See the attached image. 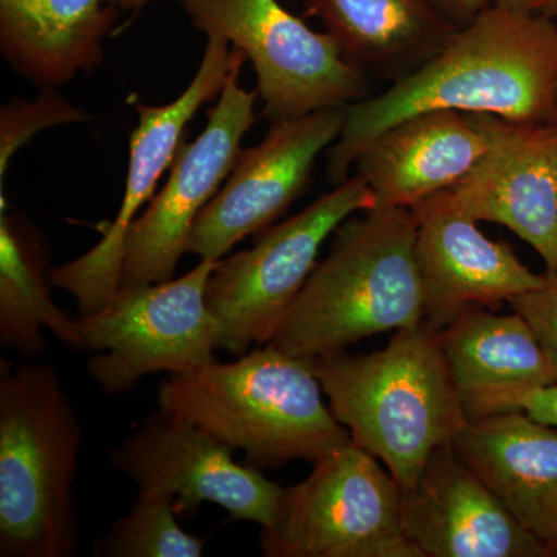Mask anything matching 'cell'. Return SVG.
<instances>
[{
    "label": "cell",
    "instance_id": "1",
    "mask_svg": "<svg viewBox=\"0 0 557 557\" xmlns=\"http://www.w3.org/2000/svg\"><path fill=\"white\" fill-rule=\"evenodd\" d=\"M457 110L518 123L557 121V24L534 11L494 5L457 28L435 57L376 97L348 106L327 150V178L350 177L359 152L417 113Z\"/></svg>",
    "mask_w": 557,
    "mask_h": 557
},
{
    "label": "cell",
    "instance_id": "27",
    "mask_svg": "<svg viewBox=\"0 0 557 557\" xmlns=\"http://www.w3.org/2000/svg\"><path fill=\"white\" fill-rule=\"evenodd\" d=\"M453 27L463 28L483 11L497 5V0H426Z\"/></svg>",
    "mask_w": 557,
    "mask_h": 557
},
{
    "label": "cell",
    "instance_id": "16",
    "mask_svg": "<svg viewBox=\"0 0 557 557\" xmlns=\"http://www.w3.org/2000/svg\"><path fill=\"white\" fill-rule=\"evenodd\" d=\"M401 523L421 557H549L453 443L435 449L403 490Z\"/></svg>",
    "mask_w": 557,
    "mask_h": 557
},
{
    "label": "cell",
    "instance_id": "3",
    "mask_svg": "<svg viewBox=\"0 0 557 557\" xmlns=\"http://www.w3.org/2000/svg\"><path fill=\"white\" fill-rule=\"evenodd\" d=\"M309 364L351 442L379 458L401 490L468 421L440 332L424 321L373 354L343 351Z\"/></svg>",
    "mask_w": 557,
    "mask_h": 557
},
{
    "label": "cell",
    "instance_id": "9",
    "mask_svg": "<svg viewBox=\"0 0 557 557\" xmlns=\"http://www.w3.org/2000/svg\"><path fill=\"white\" fill-rule=\"evenodd\" d=\"M214 260L161 284L120 288L108 307L78 318L87 370L102 394L132 391L153 373H182L218 361V329L207 304Z\"/></svg>",
    "mask_w": 557,
    "mask_h": 557
},
{
    "label": "cell",
    "instance_id": "31",
    "mask_svg": "<svg viewBox=\"0 0 557 557\" xmlns=\"http://www.w3.org/2000/svg\"><path fill=\"white\" fill-rule=\"evenodd\" d=\"M553 556H557V547L553 549Z\"/></svg>",
    "mask_w": 557,
    "mask_h": 557
},
{
    "label": "cell",
    "instance_id": "15",
    "mask_svg": "<svg viewBox=\"0 0 557 557\" xmlns=\"http://www.w3.org/2000/svg\"><path fill=\"white\" fill-rule=\"evenodd\" d=\"M480 115V113H478ZM490 148L450 200L478 222L504 225L557 274V121L518 123L482 115Z\"/></svg>",
    "mask_w": 557,
    "mask_h": 557
},
{
    "label": "cell",
    "instance_id": "4",
    "mask_svg": "<svg viewBox=\"0 0 557 557\" xmlns=\"http://www.w3.org/2000/svg\"><path fill=\"white\" fill-rule=\"evenodd\" d=\"M159 406L242 449L249 467L311 465L351 442L324 401L309 359L267 346L237 361L171 373Z\"/></svg>",
    "mask_w": 557,
    "mask_h": 557
},
{
    "label": "cell",
    "instance_id": "28",
    "mask_svg": "<svg viewBox=\"0 0 557 557\" xmlns=\"http://www.w3.org/2000/svg\"><path fill=\"white\" fill-rule=\"evenodd\" d=\"M109 5L115 7L120 11H134L138 13L139 10L145 9L150 0H106Z\"/></svg>",
    "mask_w": 557,
    "mask_h": 557
},
{
    "label": "cell",
    "instance_id": "30",
    "mask_svg": "<svg viewBox=\"0 0 557 557\" xmlns=\"http://www.w3.org/2000/svg\"><path fill=\"white\" fill-rule=\"evenodd\" d=\"M536 0H497V5L516 11H533Z\"/></svg>",
    "mask_w": 557,
    "mask_h": 557
},
{
    "label": "cell",
    "instance_id": "8",
    "mask_svg": "<svg viewBox=\"0 0 557 557\" xmlns=\"http://www.w3.org/2000/svg\"><path fill=\"white\" fill-rule=\"evenodd\" d=\"M375 207L368 183L351 175L298 214L260 231L255 247L218 260L207 285L218 347L242 357L251 344H269L317 269L324 242L351 215Z\"/></svg>",
    "mask_w": 557,
    "mask_h": 557
},
{
    "label": "cell",
    "instance_id": "21",
    "mask_svg": "<svg viewBox=\"0 0 557 557\" xmlns=\"http://www.w3.org/2000/svg\"><path fill=\"white\" fill-rule=\"evenodd\" d=\"M440 344L465 409L493 395L557 383L547 354L516 311L472 307L440 332Z\"/></svg>",
    "mask_w": 557,
    "mask_h": 557
},
{
    "label": "cell",
    "instance_id": "20",
    "mask_svg": "<svg viewBox=\"0 0 557 557\" xmlns=\"http://www.w3.org/2000/svg\"><path fill=\"white\" fill-rule=\"evenodd\" d=\"M362 70L397 81L445 47L456 27L426 0H295Z\"/></svg>",
    "mask_w": 557,
    "mask_h": 557
},
{
    "label": "cell",
    "instance_id": "17",
    "mask_svg": "<svg viewBox=\"0 0 557 557\" xmlns=\"http://www.w3.org/2000/svg\"><path fill=\"white\" fill-rule=\"evenodd\" d=\"M490 148L478 113L429 110L381 132L354 168L381 208H412L461 182Z\"/></svg>",
    "mask_w": 557,
    "mask_h": 557
},
{
    "label": "cell",
    "instance_id": "11",
    "mask_svg": "<svg viewBox=\"0 0 557 557\" xmlns=\"http://www.w3.org/2000/svg\"><path fill=\"white\" fill-rule=\"evenodd\" d=\"M245 60L242 54L231 70L205 131L193 143H182L166 185L132 225L120 288L174 278L180 259L188 252L194 223L236 166L259 97L240 86Z\"/></svg>",
    "mask_w": 557,
    "mask_h": 557
},
{
    "label": "cell",
    "instance_id": "10",
    "mask_svg": "<svg viewBox=\"0 0 557 557\" xmlns=\"http://www.w3.org/2000/svg\"><path fill=\"white\" fill-rule=\"evenodd\" d=\"M242 54L236 47L230 49L225 39L208 36L200 67L178 98L164 106H135L138 124L131 134L129 168L119 214L90 251L51 273L53 287L75 298L79 318L98 313L120 292L127 236L139 209L152 200L164 171L174 163L186 126L205 102L220 95Z\"/></svg>",
    "mask_w": 557,
    "mask_h": 557
},
{
    "label": "cell",
    "instance_id": "6",
    "mask_svg": "<svg viewBox=\"0 0 557 557\" xmlns=\"http://www.w3.org/2000/svg\"><path fill=\"white\" fill-rule=\"evenodd\" d=\"M401 494L379 458L347 443L284 487L260 548L267 557H421L403 530Z\"/></svg>",
    "mask_w": 557,
    "mask_h": 557
},
{
    "label": "cell",
    "instance_id": "14",
    "mask_svg": "<svg viewBox=\"0 0 557 557\" xmlns=\"http://www.w3.org/2000/svg\"><path fill=\"white\" fill-rule=\"evenodd\" d=\"M416 256L423 287L424 322L442 332L472 307L496 310L548 284L505 242H494L450 200L448 189L418 201Z\"/></svg>",
    "mask_w": 557,
    "mask_h": 557
},
{
    "label": "cell",
    "instance_id": "2",
    "mask_svg": "<svg viewBox=\"0 0 557 557\" xmlns=\"http://www.w3.org/2000/svg\"><path fill=\"white\" fill-rule=\"evenodd\" d=\"M416 239L410 208L375 207L347 219L267 346L295 358L330 357L421 324Z\"/></svg>",
    "mask_w": 557,
    "mask_h": 557
},
{
    "label": "cell",
    "instance_id": "19",
    "mask_svg": "<svg viewBox=\"0 0 557 557\" xmlns=\"http://www.w3.org/2000/svg\"><path fill=\"white\" fill-rule=\"evenodd\" d=\"M120 11L106 0H0V51L40 89L94 72Z\"/></svg>",
    "mask_w": 557,
    "mask_h": 557
},
{
    "label": "cell",
    "instance_id": "22",
    "mask_svg": "<svg viewBox=\"0 0 557 557\" xmlns=\"http://www.w3.org/2000/svg\"><path fill=\"white\" fill-rule=\"evenodd\" d=\"M50 249L46 237L20 214L0 215V344L24 359L46 354L44 330L83 351L78 319L51 298Z\"/></svg>",
    "mask_w": 557,
    "mask_h": 557
},
{
    "label": "cell",
    "instance_id": "18",
    "mask_svg": "<svg viewBox=\"0 0 557 557\" xmlns=\"http://www.w3.org/2000/svg\"><path fill=\"white\" fill-rule=\"evenodd\" d=\"M458 456L528 533L557 547V428L522 412L468 420L453 442Z\"/></svg>",
    "mask_w": 557,
    "mask_h": 557
},
{
    "label": "cell",
    "instance_id": "7",
    "mask_svg": "<svg viewBox=\"0 0 557 557\" xmlns=\"http://www.w3.org/2000/svg\"><path fill=\"white\" fill-rule=\"evenodd\" d=\"M194 27L225 39L252 62L263 119L271 124L369 95L366 72L327 32L311 30L278 0H180Z\"/></svg>",
    "mask_w": 557,
    "mask_h": 557
},
{
    "label": "cell",
    "instance_id": "25",
    "mask_svg": "<svg viewBox=\"0 0 557 557\" xmlns=\"http://www.w3.org/2000/svg\"><path fill=\"white\" fill-rule=\"evenodd\" d=\"M544 287L509 300L512 311L525 319L557 372V274Z\"/></svg>",
    "mask_w": 557,
    "mask_h": 557
},
{
    "label": "cell",
    "instance_id": "12",
    "mask_svg": "<svg viewBox=\"0 0 557 557\" xmlns=\"http://www.w3.org/2000/svg\"><path fill=\"white\" fill-rule=\"evenodd\" d=\"M234 450L197 424L160 408L110 453V463L134 480L138 491L174 497L175 515L182 518H193L201 505L214 504L233 520L269 528L284 487L263 478L259 469L234 461Z\"/></svg>",
    "mask_w": 557,
    "mask_h": 557
},
{
    "label": "cell",
    "instance_id": "5",
    "mask_svg": "<svg viewBox=\"0 0 557 557\" xmlns=\"http://www.w3.org/2000/svg\"><path fill=\"white\" fill-rule=\"evenodd\" d=\"M83 424L57 369L24 362L0 375V556L72 557Z\"/></svg>",
    "mask_w": 557,
    "mask_h": 557
},
{
    "label": "cell",
    "instance_id": "29",
    "mask_svg": "<svg viewBox=\"0 0 557 557\" xmlns=\"http://www.w3.org/2000/svg\"><path fill=\"white\" fill-rule=\"evenodd\" d=\"M534 13L542 14V16L557 17V0H536L534 3Z\"/></svg>",
    "mask_w": 557,
    "mask_h": 557
},
{
    "label": "cell",
    "instance_id": "13",
    "mask_svg": "<svg viewBox=\"0 0 557 557\" xmlns=\"http://www.w3.org/2000/svg\"><path fill=\"white\" fill-rule=\"evenodd\" d=\"M347 108L325 109L271 124L236 166L190 231L188 252L222 259L234 245L269 228L309 186L318 157L338 141Z\"/></svg>",
    "mask_w": 557,
    "mask_h": 557
},
{
    "label": "cell",
    "instance_id": "24",
    "mask_svg": "<svg viewBox=\"0 0 557 557\" xmlns=\"http://www.w3.org/2000/svg\"><path fill=\"white\" fill-rule=\"evenodd\" d=\"M89 115L76 108L54 87H46L33 101L13 100L0 110V182L5 180L14 153L38 132L60 124L84 123Z\"/></svg>",
    "mask_w": 557,
    "mask_h": 557
},
{
    "label": "cell",
    "instance_id": "23",
    "mask_svg": "<svg viewBox=\"0 0 557 557\" xmlns=\"http://www.w3.org/2000/svg\"><path fill=\"white\" fill-rule=\"evenodd\" d=\"M205 539L178 525L174 497L159 491H138L131 511L95 542L98 557H199Z\"/></svg>",
    "mask_w": 557,
    "mask_h": 557
},
{
    "label": "cell",
    "instance_id": "26",
    "mask_svg": "<svg viewBox=\"0 0 557 557\" xmlns=\"http://www.w3.org/2000/svg\"><path fill=\"white\" fill-rule=\"evenodd\" d=\"M508 410H522L534 420L557 428V383L482 398L469 405L465 412L468 420H475Z\"/></svg>",
    "mask_w": 557,
    "mask_h": 557
}]
</instances>
